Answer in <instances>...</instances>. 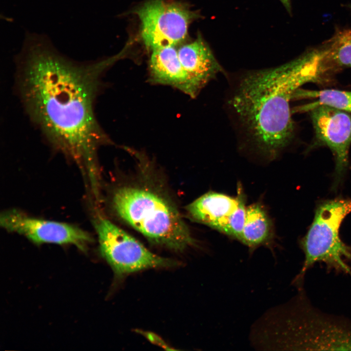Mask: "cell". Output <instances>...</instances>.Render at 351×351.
<instances>
[{
    "label": "cell",
    "instance_id": "6da1fadb",
    "mask_svg": "<svg viewBox=\"0 0 351 351\" xmlns=\"http://www.w3.org/2000/svg\"><path fill=\"white\" fill-rule=\"evenodd\" d=\"M110 58L78 62L57 50L45 35L28 33L16 58L17 83L27 113L55 148L97 173L96 151L107 141L94 103Z\"/></svg>",
    "mask_w": 351,
    "mask_h": 351
},
{
    "label": "cell",
    "instance_id": "7a4b0ae2",
    "mask_svg": "<svg viewBox=\"0 0 351 351\" xmlns=\"http://www.w3.org/2000/svg\"><path fill=\"white\" fill-rule=\"evenodd\" d=\"M326 80L318 48L280 66L244 72L232 80L226 105L237 132L258 152L273 158L292 141L290 102L296 90Z\"/></svg>",
    "mask_w": 351,
    "mask_h": 351
},
{
    "label": "cell",
    "instance_id": "3957f363",
    "mask_svg": "<svg viewBox=\"0 0 351 351\" xmlns=\"http://www.w3.org/2000/svg\"><path fill=\"white\" fill-rule=\"evenodd\" d=\"M112 203L120 218L154 243L181 251L195 242L176 208L155 192L122 187L114 192Z\"/></svg>",
    "mask_w": 351,
    "mask_h": 351
},
{
    "label": "cell",
    "instance_id": "277c9868",
    "mask_svg": "<svg viewBox=\"0 0 351 351\" xmlns=\"http://www.w3.org/2000/svg\"><path fill=\"white\" fill-rule=\"evenodd\" d=\"M276 347L285 350L351 351V323L320 312L301 294L276 314Z\"/></svg>",
    "mask_w": 351,
    "mask_h": 351
},
{
    "label": "cell",
    "instance_id": "5b68a950",
    "mask_svg": "<svg viewBox=\"0 0 351 351\" xmlns=\"http://www.w3.org/2000/svg\"><path fill=\"white\" fill-rule=\"evenodd\" d=\"M350 213L351 199L327 200L317 207L301 242L305 259L294 283L300 284L307 270L317 262L324 263L327 270L351 275V247L339 236L342 222Z\"/></svg>",
    "mask_w": 351,
    "mask_h": 351
},
{
    "label": "cell",
    "instance_id": "8992f818",
    "mask_svg": "<svg viewBox=\"0 0 351 351\" xmlns=\"http://www.w3.org/2000/svg\"><path fill=\"white\" fill-rule=\"evenodd\" d=\"M99 250L118 276L139 271L176 266L177 262L159 256L107 218L99 217L96 222Z\"/></svg>",
    "mask_w": 351,
    "mask_h": 351
},
{
    "label": "cell",
    "instance_id": "52a82bcc",
    "mask_svg": "<svg viewBox=\"0 0 351 351\" xmlns=\"http://www.w3.org/2000/svg\"><path fill=\"white\" fill-rule=\"evenodd\" d=\"M135 12L141 22L144 43L152 50L183 41L189 24L199 16L182 4L164 0H150Z\"/></svg>",
    "mask_w": 351,
    "mask_h": 351
},
{
    "label": "cell",
    "instance_id": "ba28073f",
    "mask_svg": "<svg viewBox=\"0 0 351 351\" xmlns=\"http://www.w3.org/2000/svg\"><path fill=\"white\" fill-rule=\"evenodd\" d=\"M0 224L5 230L22 235L38 244H72L85 251L93 241L88 233L77 226L29 216L16 209L4 211Z\"/></svg>",
    "mask_w": 351,
    "mask_h": 351
},
{
    "label": "cell",
    "instance_id": "9c48e42d",
    "mask_svg": "<svg viewBox=\"0 0 351 351\" xmlns=\"http://www.w3.org/2000/svg\"><path fill=\"white\" fill-rule=\"evenodd\" d=\"M314 132V145L328 147L334 157L335 174L339 177L349 163L351 145V116L344 111L325 105L308 112Z\"/></svg>",
    "mask_w": 351,
    "mask_h": 351
},
{
    "label": "cell",
    "instance_id": "30bf717a",
    "mask_svg": "<svg viewBox=\"0 0 351 351\" xmlns=\"http://www.w3.org/2000/svg\"><path fill=\"white\" fill-rule=\"evenodd\" d=\"M152 51L149 69L152 82L172 86L192 98L199 94L184 69L175 46H167Z\"/></svg>",
    "mask_w": 351,
    "mask_h": 351
},
{
    "label": "cell",
    "instance_id": "8fae6325",
    "mask_svg": "<svg viewBox=\"0 0 351 351\" xmlns=\"http://www.w3.org/2000/svg\"><path fill=\"white\" fill-rule=\"evenodd\" d=\"M177 52L184 69L199 93L219 73L224 72L200 35L194 41L182 46Z\"/></svg>",
    "mask_w": 351,
    "mask_h": 351
},
{
    "label": "cell",
    "instance_id": "7c38bea8",
    "mask_svg": "<svg viewBox=\"0 0 351 351\" xmlns=\"http://www.w3.org/2000/svg\"><path fill=\"white\" fill-rule=\"evenodd\" d=\"M240 198L209 192L189 204L186 211L194 221L221 232Z\"/></svg>",
    "mask_w": 351,
    "mask_h": 351
},
{
    "label": "cell",
    "instance_id": "4fadbf2b",
    "mask_svg": "<svg viewBox=\"0 0 351 351\" xmlns=\"http://www.w3.org/2000/svg\"><path fill=\"white\" fill-rule=\"evenodd\" d=\"M318 48L320 67L326 78L332 73L351 67V29L337 31Z\"/></svg>",
    "mask_w": 351,
    "mask_h": 351
},
{
    "label": "cell",
    "instance_id": "5bb4252c",
    "mask_svg": "<svg viewBox=\"0 0 351 351\" xmlns=\"http://www.w3.org/2000/svg\"><path fill=\"white\" fill-rule=\"evenodd\" d=\"M272 232L271 222L264 208L257 203L247 207L245 222L239 241L254 249L269 243Z\"/></svg>",
    "mask_w": 351,
    "mask_h": 351
},
{
    "label": "cell",
    "instance_id": "9a60e30c",
    "mask_svg": "<svg viewBox=\"0 0 351 351\" xmlns=\"http://www.w3.org/2000/svg\"><path fill=\"white\" fill-rule=\"evenodd\" d=\"M315 99L307 104L294 108L292 113L309 112L319 105H325L346 112L351 115V91L336 89L311 90L300 89L295 91L292 100Z\"/></svg>",
    "mask_w": 351,
    "mask_h": 351
},
{
    "label": "cell",
    "instance_id": "2e32d148",
    "mask_svg": "<svg viewBox=\"0 0 351 351\" xmlns=\"http://www.w3.org/2000/svg\"><path fill=\"white\" fill-rule=\"evenodd\" d=\"M246 212L247 207L241 196L237 207L228 217L221 232L240 241L245 222Z\"/></svg>",
    "mask_w": 351,
    "mask_h": 351
},
{
    "label": "cell",
    "instance_id": "e0dca14e",
    "mask_svg": "<svg viewBox=\"0 0 351 351\" xmlns=\"http://www.w3.org/2000/svg\"><path fill=\"white\" fill-rule=\"evenodd\" d=\"M146 335L147 338L152 343H156L161 347H167V345L164 344V341L160 339V337H158L157 335L152 333L149 332H147Z\"/></svg>",
    "mask_w": 351,
    "mask_h": 351
},
{
    "label": "cell",
    "instance_id": "ac0fdd59",
    "mask_svg": "<svg viewBox=\"0 0 351 351\" xmlns=\"http://www.w3.org/2000/svg\"><path fill=\"white\" fill-rule=\"evenodd\" d=\"M282 2L287 11L291 14L292 13V7L291 4V0H280Z\"/></svg>",
    "mask_w": 351,
    "mask_h": 351
},
{
    "label": "cell",
    "instance_id": "d6986e66",
    "mask_svg": "<svg viewBox=\"0 0 351 351\" xmlns=\"http://www.w3.org/2000/svg\"><path fill=\"white\" fill-rule=\"evenodd\" d=\"M347 6L351 10V3L347 5Z\"/></svg>",
    "mask_w": 351,
    "mask_h": 351
}]
</instances>
